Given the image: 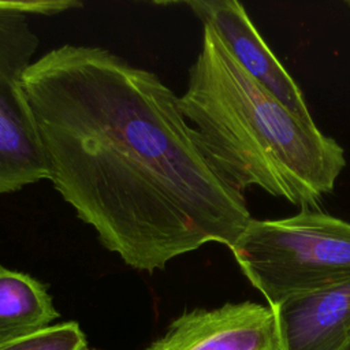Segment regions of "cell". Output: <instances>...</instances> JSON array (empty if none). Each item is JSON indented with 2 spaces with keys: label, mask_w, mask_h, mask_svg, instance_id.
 Here are the masks:
<instances>
[{
  "label": "cell",
  "mask_w": 350,
  "mask_h": 350,
  "mask_svg": "<svg viewBox=\"0 0 350 350\" xmlns=\"http://www.w3.org/2000/svg\"><path fill=\"white\" fill-rule=\"evenodd\" d=\"M146 350H279L272 309L250 301L176 317Z\"/></svg>",
  "instance_id": "5"
},
{
  "label": "cell",
  "mask_w": 350,
  "mask_h": 350,
  "mask_svg": "<svg viewBox=\"0 0 350 350\" xmlns=\"http://www.w3.org/2000/svg\"><path fill=\"white\" fill-rule=\"evenodd\" d=\"M82 3L71 0H0V196L49 179L45 152L29 105L23 77L40 38L30 15H56Z\"/></svg>",
  "instance_id": "4"
},
{
  "label": "cell",
  "mask_w": 350,
  "mask_h": 350,
  "mask_svg": "<svg viewBox=\"0 0 350 350\" xmlns=\"http://www.w3.org/2000/svg\"><path fill=\"white\" fill-rule=\"evenodd\" d=\"M343 350H350V338H349V340H347V343H346V346H345Z\"/></svg>",
  "instance_id": "10"
},
{
  "label": "cell",
  "mask_w": 350,
  "mask_h": 350,
  "mask_svg": "<svg viewBox=\"0 0 350 350\" xmlns=\"http://www.w3.org/2000/svg\"><path fill=\"white\" fill-rule=\"evenodd\" d=\"M230 250L269 308L350 282V223L320 211L252 219Z\"/></svg>",
  "instance_id": "3"
},
{
  "label": "cell",
  "mask_w": 350,
  "mask_h": 350,
  "mask_svg": "<svg viewBox=\"0 0 350 350\" xmlns=\"http://www.w3.org/2000/svg\"><path fill=\"white\" fill-rule=\"evenodd\" d=\"M23 89L49 180L129 267L152 273L205 243L230 249L253 219L157 74L63 44L31 63Z\"/></svg>",
  "instance_id": "1"
},
{
  "label": "cell",
  "mask_w": 350,
  "mask_h": 350,
  "mask_svg": "<svg viewBox=\"0 0 350 350\" xmlns=\"http://www.w3.org/2000/svg\"><path fill=\"white\" fill-rule=\"evenodd\" d=\"M86 346V336L78 323L66 321L3 345L0 350H83Z\"/></svg>",
  "instance_id": "9"
},
{
  "label": "cell",
  "mask_w": 350,
  "mask_h": 350,
  "mask_svg": "<svg viewBox=\"0 0 350 350\" xmlns=\"http://www.w3.org/2000/svg\"><path fill=\"white\" fill-rule=\"evenodd\" d=\"M178 104L209 161L242 193L256 186L317 208L346 165L343 148L246 72L208 25Z\"/></svg>",
  "instance_id": "2"
},
{
  "label": "cell",
  "mask_w": 350,
  "mask_h": 350,
  "mask_svg": "<svg viewBox=\"0 0 350 350\" xmlns=\"http://www.w3.org/2000/svg\"><path fill=\"white\" fill-rule=\"evenodd\" d=\"M57 317L59 312L42 282L0 267V346L38 332Z\"/></svg>",
  "instance_id": "8"
},
{
  "label": "cell",
  "mask_w": 350,
  "mask_h": 350,
  "mask_svg": "<svg viewBox=\"0 0 350 350\" xmlns=\"http://www.w3.org/2000/svg\"><path fill=\"white\" fill-rule=\"evenodd\" d=\"M83 350H96V349H90V347H89V346H86V347H85V349H83Z\"/></svg>",
  "instance_id": "11"
},
{
  "label": "cell",
  "mask_w": 350,
  "mask_h": 350,
  "mask_svg": "<svg viewBox=\"0 0 350 350\" xmlns=\"http://www.w3.org/2000/svg\"><path fill=\"white\" fill-rule=\"evenodd\" d=\"M185 4L202 25H208L216 31L227 51L246 72L299 119L314 123L298 85L268 48L241 3L235 0H191Z\"/></svg>",
  "instance_id": "6"
},
{
  "label": "cell",
  "mask_w": 350,
  "mask_h": 350,
  "mask_svg": "<svg viewBox=\"0 0 350 350\" xmlns=\"http://www.w3.org/2000/svg\"><path fill=\"white\" fill-rule=\"evenodd\" d=\"M279 350H343L350 338V282L271 308Z\"/></svg>",
  "instance_id": "7"
}]
</instances>
